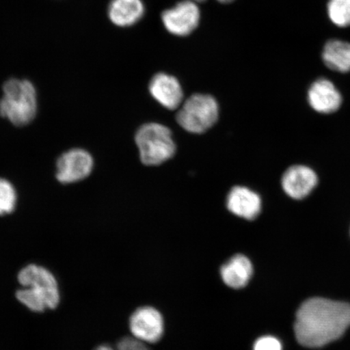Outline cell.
<instances>
[{"label": "cell", "mask_w": 350, "mask_h": 350, "mask_svg": "<svg viewBox=\"0 0 350 350\" xmlns=\"http://www.w3.org/2000/svg\"><path fill=\"white\" fill-rule=\"evenodd\" d=\"M95 350H148L146 344L137 338L126 336L122 338L116 345V349L109 347L107 345H100Z\"/></svg>", "instance_id": "ac0fdd59"}, {"label": "cell", "mask_w": 350, "mask_h": 350, "mask_svg": "<svg viewBox=\"0 0 350 350\" xmlns=\"http://www.w3.org/2000/svg\"><path fill=\"white\" fill-rule=\"evenodd\" d=\"M217 1L222 3H229L234 1V0H217Z\"/></svg>", "instance_id": "ffe728a7"}, {"label": "cell", "mask_w": 350, "mask_h": 350, "mask_svg": "<svg viewBox=\"0 0 350 350\" xmlns=\"http://www.w3.org/2000/svg\"><path fill=\"white\" fill-rule=\"evenodd\" d=\"M254 350H282V345L274 336H265L256 341Z\"/></svg>", "instance_id": "d6986e66"}, {"label": "cell", "mask_w": 350, "mask_h": 350, "mask_svg": "<svg viewBox=\"0 0 350 350\" xmlns=\"http://www.w3.org/2000/svg\"><path fill=\"white\" fill-rule=\"evenodd\" d=\"M17 279L22 288L16 293V299L31 312H43L59 306V284L51 271L29 265L20 271Z\"/></svg>", "instance_id": "7a4b0ae2"}, {"label": "cell", "mask_w": 350, "mask_h": 350, "mask_svg": "<svg viewBox=\"0 0 350 350\" xmlns=\"http://www.w3.org/2000/svg\"><path fill=\"white\" fill-rule=\"evenodd\" d=\"M260 196L256 192L245 187L232 188L227 196V208L235 216L255 220L261 212Z\"/></svg>", "instance_id": "8fae6325"}, {"label": "cell", "mask_w": 350, "mask_h": 350, "mask_svg": "<svg viewBox=\"0 0 350 350\" xmlns=\"http://www.w3.org/2000/svg\"><path fill=\"white\" fill-rule=\"evenodd\" d=\"M165 28L176 36H187L197 28L200 20V10L197 3L185 0L161 15Z\"/></svg>", "instance_id": "ba28073f"}, {"label": "cell", "mask_w": 350, "mask_h": 350, "mask_svg": "<svg viewBox=\"0 0 350 350\" xmlns=\"http://www.w3.org/2000/svg\"><path fill=\"white\" fill-rule=\"evenodd\" d=\"M150 91L152 97L166 109L174 111L182 103V87L176 78L167 74H157L150 81Z\"/></svg>", "instance_id": "7c38bea8"}, {"label": "cell", "mask_w": 350, "mask_h": 350, "mask_svg": "<svg viewBox=\"0 0 350 350\" xmlns=\"http://www.w3.org/2000/svg\"><path fill=\"white\" fill-rule=\"evenodd\" d=\"M219 108L212 96L197 94L191 96L177 113L178 124L188 133L201 134L216 124Z\"/></svg>", "instance_id": "5b68a950"}, {"label": "cell", "mask_w": 350, "mask_h": 350, "mask_svg": "<svg viewBox=\"0 0 350 350\" xmlns=\"http://www.w3.org/2000/svg\"><path fill=\"white\" fill-rule=\"evenodd\" d=\"M350 326V304L312 297L296 314L295 334L306 348H321L342 336Z\"/></svg>", "instance_id": "6da1fadb"}, {"label": "cell", "mask_w": 350, "mask_h": 350, "mask_svg": "<svg viewBox=\"0 0 350 350\" xmlns=\"http://www.w3.org/2000/svg\"><path fill=\"white\" fill-rule=\"evenodd\" d=\"M16 192L7 179L0 178V216L10 214L16 208Z\"/></svg>", "instance_id": "e0dca14e"}, {"label": "cell", "mask_w": 350, "mask_h": 350, "mask_svg": "<svg viewBox=\"0 0 350 350\" xmlns=\"http://www.w3.org/2000/svg\"><path fill=\"white\" fill-rule=\"evenodd\" d=\"M144 6L142 0H112L108 15L113 24L129 27L142 18Z\"/></svg>", "instance_id": "5bb4252c"}, {"label": "cell", "mask_w": 350, "mask_h": 350, "mask_svg": "<svg viewBox=\"0 0 350 350\" xmlns=\"http://www.w3.org/2000/svg\"><path fill=\"white\" fill-rule=\"evenodd\" d=\"M191 1H193V2H196V3H200V2L205 1V0H191Z\"/></svg>", "instance_id": "44dd1931"}, {"label": "cell", "mask_w": 350, "mask_h": 350, "mask_svg": "<svg viewBox=\"0 0 350 350\" xmlns=\"http://www.w3.org/2000/svg\"><path fill=\"white\" fill-rule=\"evenodd\" d=\"M327 13L332 23L339 27L350 26V0H329Z\"/></svg>", "instance_id": "2e32d148"}, {"label": "cell", "mask_w": 350, "mask_h": 350, "mask_svg": "<svg viewBox=\"0 0 350 350\" xmlns=\"http://www.w3.org/2000/svg\"><path fill=\"white\" fill-rule=\"evenodd\" d=\"M316 172L308 166L295 165L288 167L282 175V187L286 195L295 200L308 196L318 185Z\"/></svg>", "instance_id": "9c48e42d"}, {"label": "cell", "mask_w": 350, "mask_h": 350, "mask_svg": "<svg viewBox=\"0 0 350 350\" xmlns=\"http://www.w3.org/2000/svg\"><path fill=\"white\" fill-rule=\"evenodd\" d=\"M323 63L332 71L341 73L350 71V43L330 40L326 43L322 54Z\"/></svg>", "instance_id": "9a60e30c"}, {"label": "cell", "mask_w": 350, "mask_h": 350, "mask_svg": "<svg viewBox=\"0 0 350 350\" xmlns=\"http://www.w3.org/2000/svg\"><path fill=\"white\" fill-rule=\"evenodd\" d=\"M93 167L94 159L89 152L73 148L64 152L57 160L55 176L63 185H70L86 178Z\"/></svg>", "instance_id": "8992f818"}, {"label": "cell", "mask_w": 350, "mask_h": 350, "mask_svg": "<svg viewBox=\"0 0 350 350\" xmlns=\"http://www.w3.org/2000/svg\"><path fill=\"white\" fill-rule=\"evenodd\" d=\"M38 111L37 92L28 80L12 78L3 85L0 116L16 126L30 124Z\"/></svg>", "instance_id": "3957f363"}, {"label": "cell", "mask_w": 350, "mask_h": 350, "mask_svg": "<svg viewBox=\"0 0 350 350\" xmlns=\"http://www.w3.org/2000/svg\"><path fill=\"white\" fill-rule=\"evenodd\" d=\"M308 100L310 107L321 113L338 111L343 98L334 83L325 78L318 79L310 86Z\"/></svg>", "instance_id": "30bf717a"}, {"label": "cell", "mask_w": 350, "mask_h": 350, "mask_svg": "<svg viewBox=\"0 0 350 350\" xmlns=\"http://www.w3.org/2000/svg\"><path fill=\"white\" fill-rule=\"evenodd\" d=\"M129 327L133 338L144 343H157L164 334L163 317L152 306H142L131 314Z\"/></svg>", "instance_id": "52a82bcc"}, {"label": "cell", "mask_w": 350, "mask_h": 350, "mask_svg": "<svg viewBox=\"0 0 350 350\" xmlns=\"http://www.w3.org/2000/svg\"><path fill=\"white\" fill-rule=\"evenodd\" d=\"M253 275V265L247 256L235 255L223 265L221 277L226 286L239 290L250 282Z\"/></svg>", "instance_id": "4fadbf2b"}, {"label": "cell", "mask_w": 350, "mask_h": 350, "mask_svg": "<svg viewBox=\"0 0 350 350\" xmlns=\"http://www.w3.org/2000/svg\"><path fill=\"white\" fill-rule=\"evenodd\" d=\"M139 157L146 165H159L172 159L176 151L172 131L155 122L144 124L135 134Z\"/></svg>", "instance_id": "277c9868"}]
</instances>
